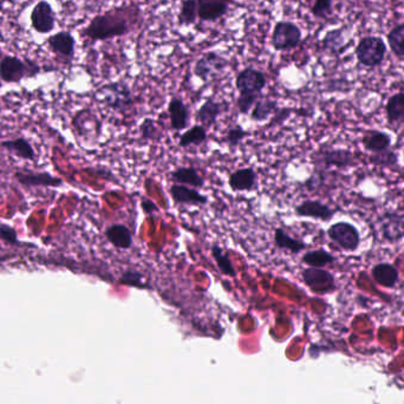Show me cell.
Returning a JSON list of instances; mask_svg holds the SVG:
<instances>
[{
  "mask_svg": "<svg viewBox=\"0 0 404 404\" xmlns=\"http://www.w3.org/2000/svg\"><path fill=\"white\" fill-rule=\"evenodd\" d=\"M228 65H229V62L228 59L225 58L224 56L220 55L218 52L209 51L206 52L197 59L193 72L195 77L202 82L209 83L219 79L220 76L226 71Z\"/></svg>",
  "mask_w": 404,
  "mask_h": 404,
  "instance_id": "5b68a950",
  "label": "cell"
},
{
  "mask_svg": "<svg viewBox=\"0 0 404 404\" xmlns=\"http://www.w3.org/2000/svg\"><path fill=\"white\" fill-rule=\"evenodd\" d=\"M370 160L373 165H395L397 162V156L394 152L390 150H385L382 153L373 154Z\"/></svg>",
  "mask_w": 404,
  "mask_h": 404,
  "instance_id": "8d00e7d4",
  "label": "cell"
},
{
  "mask_svg": "<svg viewBox=\"0 0 404 404\" xmlns=\"http://www.w3.org/2000/svg\"><path fill=\"white\" fill-rule=\"evenodd\" d=\"M311 13L318 19H328L332 15V0H314Z\"/></svg>",
  "mask_w": 404,
  "mask_h": 404,
  "instance_id": "e575fe53",
  "label": "cell"
},
{
  "mask_svg": "<svg viewBox=\"0 0 404 404\" xmlns=\"http://www.w3.org/2000/svg\"><path fill=\"white\" fill-rule=\"evenodd\" d=\"M40 67L31 59H20L6 55L0 59V79L5 83H19L24 79L38 75Z\"/></svg>",
  "mask_w": 404,
  "mask_h": 404,
  "instance_id": "3957f363",
  "label": "cell"
},
{
  "mask_svg": "<svg viewBox=\"0 0 404 404\" xmlns=\"http://www.w3.org/2000/svg\"><path fill=\"white\" fill-rule=\"evenodd\" d=\"M15 177L20 185L28 187H59L63 184L59 177H52L51 174L47 172H17Z\"/></svg>",
  "mask_w": 404,
  "mask_h": 404,
  "instance_id": "2e32d148",
  "label": "cell"
},
{
  "mask_svg": "<svg viewBox=\"0 0 404 404\" xmlns=\"http://www.w3.org/2000/svg\"><path fill=\"white\" fill-rule=\"evenodd\" d=\"M104 236H106V240L118 250L127 251V250L133 248V234L126 225H110L109 227H106Z\"/></svg>",
  "mask_w": 404,
  "mask_h": 404,
  "instance_id": "ac0fdd59",
  "label": "cell"
},
{
  "mask_svg": "<svg viewBox=\"0 0 404 404\" xmlns=\"http://www.w3.org/2000/svg\"><path fill=\"white\" fill-rule=\"evenodd\" d=\"M169 195L177 204L201 207L208 204V197L206 195L201 194L197 188L188 186L174 184L169 188Z\"/></svg>",
  "mask_w": 404,
  "mask_h": 404,
  "instance_id": "5bb4252c",
  "label": "cell"
},
{
  "mask_svg": "<svg viewBox=\"0 0 404 404\" xmlns=\"http://www.w3.org/2000/svg\"><path fill=\"white\" fill-rule=\"evenodd\" d=\"M141 207L147 216H152V214L160 212V208L157 207L155 202H153L150 199H142Z\"/></svg>",
  "mask_w": 404,
  "mask_h": 404,
  "instance_id": "ab89813d",
  "label": "cell"
},
{
  "mask_svg": "<svg viewBox=\"0 0 404 404\" xmlns=\"http://www.w3.org/2000/svg\"><path fill=\"white\" fill-rule=\"evenodd\" d=\"M258 185V173L252 167L234 170L228 177V186L233 192H252Z\"/></svg>",
  "mask_w": 404,
  "mask_h": 404,
  "instance_id": "9a60e30c",
  "label": "cell"
},
{
  "mask_svg": "<svg viewBox=\"0 0 404 404\" xmlns=\"http://www.w3.org/2000/svg\"><path fill=\"white\" fill-rule=\"evenodd\" d=\"M118 282L123 285H127V286L150 289V285L145 282V275L138 270H126L122 273Z\"/></svg>",
  "mask_w": 404,
  "mask_h": 404,
  "instance_id": "836d02e7",
  "label": "cell"
},
{
  "mask_svg": "<svg viewBox=\"0 0 404 404\" xmlns=\"http://www.w3.org/2000/svg\"><path fill=\"white\" fill-rule=\"evenodd\" d=\"M273 241L279 250L289 252L291 254H299L300 252L307 248V245L304 241L291 236L289 233L284 231L283 228L280 227L275 228L273 233Z\"/></svg>",
  "mask_w": 404,
  "mask_h": 404,
  "instance_id": "cb8c5ba5",
  "label": "cell"
},
{
  "mask_svg": "<svg viewBox=\"0 0 404 404\" xmlns=\"http://www.w3.org/2000/svg\"><path fill=\"white\" fill-rule=\"evenodd\" d=\"M47 45L56 56L71 60L75 56L76 40L69 31H59L47 38Z\"/></svg>",
  "mask_w": 404,
  "mask_h": 404,
  "instance_id": "4fadbf2b",
  "label": "cell"
},
{
  "mask_svg": "<svg viewBox=\"0 0 404 404\" xmlns=\"http://www.w3.org/2000/svg\"><path fill=\"white\" fill-rule=\"evenodd\" d=\"M336 260L337 258L324 248L305 252L302 257V263L304 265L307 267H314V268H324L329 265H332Z\"/></svg>",
  "mask_w": 404,
  "mask_h": 404,
  "instance_id": "484cf974",
  "label": "cell"
},
{
  "mask_svg": "<svg viewBox=\"0 0 404 404\" xmlns=\"http://www.w3.org/2000/svg\"><path fill=\"white\" fill-rule=\"evenodd\" d=\"M170 177L175 184L188 186L193 188H202L204 186V177L197 173L194 167H179L170 173Z\"/></svg>",
  "mask_w": 404,
  "mask_h": 404,
  "instance_id": "d4e9b609",
  "label": "cell"
},
{
  "mask_svg": "<svg viewBox=\"0 0 404 404\" xmlns=\"http://www.w3.org/2000/svg\"><path fill=\"white\" fill-rule=\"evenodd\" d=\"M197 1H211V3H225V4H231L234 0H197Z\"/></svg>",
  "mask_w": 404,
  "mask_h": 404,
  "instance_id": "60d3db41",
  "label": "cell"
},
{
  "mask_svg": "<svg viewBox=\"0 0 404 404\" xmlns=\"http://www.w3.org/2000/svg\"><path fill=\"white\" fill-rule=\"evenodd\" d=\"M326 234L329 239L339 246L343 251L356 252L361 245V234L358 228L346 221H339L331 225L328 228Z\"/></svg>",
  "mask_w": 404,
  "mask_h": 404,
  "instance_id": "ba28073f",
  "label": "cell"
},
{
  "mask_svg": "<svg viewBox=\"0 0 404 404\" xmlns=\"http://www.w3.org/2000/svg\"><path fill=\"white\" fill-rule=\"evenodd\" d=\"M302 30L297 24L280 20L275 24L272 32V47L275 51L293 50L302 42Z\"/></svg>",
  "mask_w": 404,
  "mask_h": 404,
  "instance_id": "8992f818",
  "label": "cell"
},
{
  "mask_svg": "<svg viewBox=\"0 0 404 404\" xmlns=\"http://www.w3.org/2000/svg\"><path fill=\"white\" fill-rule=\"evenodd\" d=\"M387 40L394 55L404 58V23L394 26L387 35Z\"/></svg>",
  "mask_w": 404,
  "mask_h": 404,
  "instance_id": "1f68e13d",
  "label": "cell"
},
{
  "mask_svg": "<svg viewBox=\"0 0 404 404\" xmlns=\"http://www.w3.org/2000/svg\"><path fill=\"white\" fill-rule=\"evenodd\" d=\"M266 84V75L263 71L252 67L240 71L236 79V90L239 91L236 108L240 114L248 115L251 111L257 101L261 97Z\"/></svg>",
  "mask_w": 404,
  "mask_h": 404,
  "instance_id": "7a4b0ae2",
  "label": "cell"
},
{
  "mask_svg": "<svg viewBox=\"0 0 404 404\" xmlns=\"http://www.w3.org/2000/svg\"><path fill=\"white\" fill-rule=\"evenodd\" d=\"M207 138V129L201 124H195L186 130L185 133L181 134L179 138V147L188 148L191 145H202Z\"/></svg>",
  "mask_w": 404,
  "mask_h": 404,
  "instance_id": "4dcf8cb0",
  "label": "cell"
},
{
  "mask_svg": "<svg viewBox=\"0 0 404 404\" xmlns=\"http://www.w3.org/2000/svg\"><path fill=\"white\" fill-rule=\"evenodd\" d=\"M31 26L37 33L47 35L56 28V15L51 4L47 0H40L31 11Z\"/></svg>",
  "mask_w": 404,
  "mask_h": 404,
  "instance_id": "8fae6325",
  "label": "cell"
},
{
  "mask_svg": "<svg viewBox=\"0 0 404 404\" xmlns=\"http://www.w3.org/2000/svg\"><path fill=\"white\" fill-rule=\"evenodd\" d=\"M344 31L346 30L341 28L326 32L322 40L323 49L334 56H341L343 52H346L349 44L346 43Z\"/></svg>",
  "mask_w": 404,
  "mask_h": 404,
  "instance_id": "603a6c76",
  "label": "cell"
},
{
  "mask_svg": "<svg viewBox=\"0 0 404 404\" xmlns=\"http://www.w3.org/2000/svg\"><path fill=\"white\" fill-rule=\"evenodd\" d=\"M99 95L110 109L116 111H126L134 104L131 90L124 82L109 83L99 89Z\"/></svg>",
  "mask_w": 404,
  "mask_h": 404,
  "instance_id": "52a82bcc",
  "label": "cell"
},
{
  "mask_svg": "<svg viewBox=\"0 0 404 404\" xmlns=\"http://www.w3.org/2000/svg\"><path fill=\"white\" fill-rule=\"evenodd\" d=\"M1 147L8 150L10 153L15 154L16 156L32 161L35 160V152L30 142L26 141L25 138H15V140H8V141L1 142Z\"/></svg>",
  "mask_w": 404,
  "mask_h": 404,
  "instance_id": "83f0119b",
  "label": "cell"
},
{
  "mask_svg": "<svg viewBox=\"0 0 404 404\" xmlns=\"http://www.w3.org/2000/svg\"><path fill=\"white\" fill-rule=\"evenodd\" d=\"M318 163L324 165L325 168H346L353 165V155L351 152L346 150H324L318 155Z\"/></svg>",
  "mask_w": 404,
  "mask_h": 404,
  "instance_id": "44dd1931",
  "label": "cell"
},
{
  "mask_svg": "<svg viewBox=\"0 0 404 404\" xmlns=\"http://www.w3.org/2000/svg\"><path fill=\"white\" fill-rule=\"evenodd\" d=\"M248 136V130L243 129V127L239 126V124H236L228 129L227 134H226V142L229 147H236Z\"/></svg>",
  "mask_w": 404,
  "mask_h": 404,
  "instance_id": "d590c367",
  "label": "cell"
},
{
  "mask_svg": "<svg viewBox=\"0 0 404 404\" xmlns=\"http://www.w3.org/2000/svg\"><path fill=\"white\" fill-rule=\"evenodd\" d=\"M168 115L170 128L175 131H182L188 127L191 111L180 97L174 96L170 99L168 103Z\"/></svg>",
  "mask_w": 404,
  "mask_h": 404,
  "instance_id": "e0dca14e",
  "label": "cell"
},
{
  "mask_svg": "<svg viewBox=\"0 0 404 404\" xmlns=\"http://www.w3.org/2000/svg\"><path fill=\"white\" fill-rule=\"evenodd\" d=\"M377 229L385 243H396L404 239V216L385 212L377 220Z\"/></svg>",
  "mask_w": 404,
  "mask_h": 404,
  "instance_id": "30bf717a",
  "label": "cell"
},
{
  "mask_svg": "<svg viewBox=\"0 0 404 404\" xmlns=\"http://www.w3.org/2000/svg\"><path fill=\"white\" fill-rule=\"evenodd\" d=\"M391 136L381 130H368L362 138V145L371 154L382 153L391 147Z\"/></svg>",
  "mask_w": 404,
  "mask_h": 404,
  "instance_id": "d6986e66",
  "label": "cell"
},
{
  "mask_svg": "<svg viewBox=\"0 0 404 404\" xmlns=\"http://www.w3.org/2000/svg\"><path fill=\"white\" fill-rule=\"evenodd\" d=\"M278 102L275 101V99H267V97L261 99L260 97L255 103L254 106L252 108L250 118H251L252 121H266L270 116L275 115L278 111Z\"/></svg>",
  "mask_w": 404,
  "mask_h": 404,
  "instance_id": "f1b7e54d",
  "label": "cell"
},
{
  "mask_svg": "<svg viewBox=\"0 0 404 404\" xmlns=\"http://www.w3.org/2000/svg\"><path fill=\"white\" fill-rule=\"evenodd\" d=\"M355 55L363 67H380L387 55V44L378 35H366L358 42Z\"/></svg>",
  "mask_w": 404,
  "mask_h": 404,
  "instance_id": "277c9868",
  "label": "cell"
},
{
  "mask_svg": "<svg viewBox=\"0 0 404 404\" xmlns=\"http://www.w3.org/2000/svg\"><path fill=\"white\" fill-rule=\"evenodd\" d=\"M385 114L389 123H404V92L391 95L385 104Z\"/></svg>",
  "mask_w": 404,
  "mask_h": 404,
  "instance_id": "4316f807",
  "label": "cell"
},
{
  "mask_svg": "<svg viewBox=\"0 0 404 404\" xmlns=\"http://www.w3.org/2000/svg\"><path fill=\"white\" fill-rule=\"evenodd\" d=\"M224 111L223 103L218 102L216 99H208L201 104L200 108L197 111V120L201 126H204L206 129L216 124L220 115Z\"/></svg>",
  "mask_w": 404,
  "mask_h": 404,
  "instance_id": "7402d4cb",
  "label": "cell"
},
{
  "mask_svg": "<svg viewBox=\"0 0 404 404\" xmlns=\"http://www.w3.org/2000/svg\"><path fill=\"white\" fill-rule=\"evenodd\" d=\"M197 0H182L177 20L182 26H191L197 22Z\"/></svg>",
  "mask_w": 404,
  "mask_h": 404,
  "instance_id": "d6a6232c",
  "label": "cell"
},
{
  "mask_svg": "<svg viewBox=\"0 0 404 404\" xmlns=\"http://www.w3.org/2000/svg\"><path fill=\"white\" fill-rule=\"evenodd\" d=\"M295 214L299 218L321 220L326 223L332 220L336 214V209L321 200H304L296 206Z\"/></svg>",
  "mask_w": 404,
  "mask_h": 404,
  "instance_id": "7c38bea8",
  "label": "cell"
},
{
  "mask_svg": "<svg viewBox=\"0 0 404 404\" xmlns=\"http://www.w3.org/2000/svg\"><path fill=\"white\" fill-rule=\"evenodd\" d=\"M300 275L306 286L317 295H328L337 290L334 275L325 268L306 267Z\"/></svg>",
  "mask_w": 404,
  "mask_h": 404,
  "instance_id": "9c48e42d",
  "label": "cell"
},
{
  "mask_svg": "<svg viewBox=\"0 0 404 404\" xmlns=\"http://www.w3.org/2000/svg\"><path fill=\"white\" fill-rule=\"evenodd\" d=\"M371 277H373V282L378 285L387 287V289H393L398 283L400 273H398L397 267L393 264L378 263L373 265V268H371Z\"/></svg>",
  "mask_w": 404,
  "mask_h": 404,
  "instance_id": "ffe728a7",
  "label": "cell"
},
{
  "mask_svg": "<svg viewBox=\"0 0 404 404\" xmlns=\"http://www.w3.org/2000/svg\"><path fill=\"white\" fill-rule=\"evenodd\" d=\"M0 239L8 245H12V246H17L19 243L16 229L12 228L11 226H8V225L0 226Z\"/></svg>",
  "mask_w": 404,
  "mask_h": 404,
  "instance_id": "74e56055",
  "label": "cell"
},
{
  "mask_svg": "<svg viewBox=\"0 0 404 404\" xmlns=\"http://www.w3.org/2000/svg\"><path fill=\"white\" fill-rule=\"evenodd\" d=\"M136 12V8H118L97 15L88 24L83 35L95 42L123 37L133 31Z\"/></svg>",
  "mask_w": 404,
  "mask_h": 404,
  "instance_id": "6da1fadb",
  "label": "cell"
},
{
  "mask_svg": "<svg viewBox=\"0 0 404 404\" xmlns=\"http://www.w3.org/2000/svg\"><path fill=\"white\" fill-rule=\"evenodd\" d=\"M211 253H212L213 259L216 261L219 271L224 275H227V277H231V278H236V268L233 266V263H232L227 252L225 251L224 248H221L218 243H214L211 248Z\"/></svg>",
  "mask_w": 404,
  "mask_h": 404,
  "instance_id": "f546056e",
  "label": "cell"
},
{
  "mask_svg": "<svg viewBox=\"0 0 404 404\" xmlns=\"http://www.w3.org/2000/svg\"><path fill=\"white\" fill-rule=\"evenodd\" d=\"M140 133H141L142 138L154 140L155 135L157 134L154 120L145 118V121L142 122L141 126H140Z\"/></svg>",
  "mask_w": 404,
  "mask_h": 404,
  "instance_id": "f35d334b",
  "label": "cell"
},
{
  "mask_svg": "<svg viewBox=\"0 0 404 404\" xmlns=\"http://www.w3.org/2000/svg\"><path fill=\"white\" fill-rule=\"evenodd\" d=\"M403 156H404V150H403Z\"/></svg>",
  "mask_w": 404,
  "mask_h": 404,
  "instance_id": "b9f144b4",
  "label": "cell"
}]
</instances>
